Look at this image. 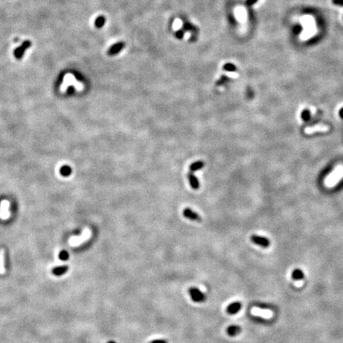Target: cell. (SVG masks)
Here are the masks:
<instances>
[{"instance_id": "603a6c76", "label": "cell", "mask_w": 343, "mask_h": 343, "mask_svg": "<svg viewBox=\"0 0 343 343\" xmlns=\"http://www.w3.org/2000/svg\"><path fill=\"white\" fill-rule=\"evenodd\" d=\"M339 116L341 117V118H343V107H342V108H341V110H340V111H339Z\"/></svg>"}, {"instance_id": "277c9868", "label": "cell", "mask_w": 343, "mask_h": 343, "mask_svg": "<svg viewBox=\"0 0 343 343\" xmlns=\"http://www.w3.org/2000/svg\"><path fill=\"white\" fill-rule=\"evenodd\" d=\"M189 294L191 297V300L195 302H203L205 300V294L196 288H191L189 289Z\"/></svg>"}, {"instance_id": "5b68a950", "label": "cell", "mask_w": 343, "mask_h": 343, "mask_svg": "<svg viewBox=\"0 0 343 343\" xmlns=\"http://www.w3.org/2000/svg\"><path fill=\"white\" fill-rule=\"evenodd\" d=\"M252 242H254L256 245H258L260 246H262L264 248H267L270 245V241L266 238L261 237L257 235H252L250 238Z\"/></svg>"}, {"instance_id": "7402d4cb", "label": "cell", "mask_w": 343, "mask_h": 343, "mask_svg": "<svg viewBox=\"0 0 343 343\" xmlns=\"http://www.w3.org/2000/svg\"><path fill=\"white\" fill-rule=\"evenodd\" d=\"M150 343H167V341H164V340L158 339V340H154V341H151Z\"/></svg>"}, {"instance_id": "2e32d148", "label": "cell", "mask_w": 343, "mask_h": 343, "mask_svg": "<svg viewBox=\"0 0 343 343\" xmlns=\"http://www.w3.org/2000/svg\"><path fill=\"white\" fill-rule=\"evenodd\" d=\"M105 23V18L103 16H99L96 18L95 21V26L98 27V28H101L103 27V25Z\"/></svg>"}, {"instance_id": "6da1fadb", "label": "cell", "mask_w": 343, "mask_h": 343, "mask_svg": "<svg viewBox=\"0 0 343 343\" xmlns=\"http://www.w3.org/2000/svg\"><path fill=\"white\" fill-rule=\"evenodd\" d=\"M70 85H73L77 90L80 91L82 90V88H84V86L81 83L78 82L75 79L74 75L72 74L68 73L65 75L64 78V80H63L62 84L61 86V92H65L68 89V88Z\"/></svg>"}, {"instance_id": "7a4b0ae2", "label": "cell", "mask_w": 343, "mask_h": 343, "mask_svg": "<svg viewBox=\"0 0 343 343\" xmlns=\"http://www.w3.org/2000/svg\"><path fill=\"white\" fill-rule=\"evenodd\" d=\"M91 233L89 229L86 228L84 231H83L82 234H81L80 237H76V236H72L68 240V243L69 245L72 247L78 246L82 243L85 242L88 239H89L91 238Z\"/></svg>"}, {"instance_id": "7c38bea8", "label": "cell", "mask_w": 343, "mask_h": 343, "mask_svg": "<svg viewBox=\"0 0 343 343\" xmlns=\"http://www.w3.org/2000/svg\"><path fill=\"white\" fill-rule=\"evenodd\" d=\"M204 167V163L203 162V161H196V162H194L193 164H191V165H190V172H195V171H198V170L201 169V168H203Z\"/></svg>"}, {"instance_id": "ac0fdd59", "label": "cell", "mask_w": 343, "mask_h": 343, "mask_svg": "<svg viewBox=\"0 0 343 343\" xmlns=\"http://www.w3.org/2000/svg\"><path fill=\"white\" fill-rule=\"evenodd\" d=\"M332 2L334 5L343 6V0H332Z\"/></svg>"}, {"instance_id": "d6986e66", "label": "cell", "mask_w": 343, "mask_h": 343, "mask_svg": "<svg viewBox=\"0 0 343 343\" xmlns=\"http://www.w3.org/2000/svg\"><path fill=\"white\" fill-rule=\"evenodd\" d=\"M293 30H294V32H295V34H300V30H301V27L299 26V25H296V26L294 27Z\"/></svg>"}, {"instance_id": "52a82bcc", "label": "cell", "mask_w": 343, "mask_h": 343, "mask_svg": "<svg viewBox=\"0 0 343 343\" xmlns=\"http://www.w3.org/2000/svg\"><path fill=\"white\" fill-rule=\"evenodd\" d=\"M30 45H31L30 41H25V42H23V44H22L21 46L18 47V48L15 50V52H14V56H15V57H16L17 59H21V57H22V55H23V53H25V50H26L29 47H30Z\"/></svg>"}, {"instance_id": "9c48e42d", "label": "cell", "mask_w": 343, "mask_h": 343, "mask_svg": "<svg viewBox=\"0 0 343 343\" xmlns=\"http://www.w3.org/2000/svg\"><path fill=\"white\" fill-rule=\"evenodd\" d=\"M124 45H125V44H124L123 42H118L117 43V44H115V45H112V46L110 48L109 51H108L109 55H114V54H117L118 53H119L120 51L123 48Z\"/></svg>"}, {"instance_id": "3957f363", "label": "cell", "mask_w": 343, "mask_h": 343, "mask_svg": "<svg viewBox=\"0 0 343 343\" xmlns=\"http://www.w3.org/2000/svg\"><path fill=\"white\" fill-rule=\"evenodd\" d=\"M10 209V202L8 200H2L0 203V218L2 220H7L11 217Z\"/></svg>"}, {"instance_id": "9a60e30c", "label": "cell", "mask_w": 343, "mask_h": 343, "mask_svg": "<svg viewBox=\"0 0 343 343\" xmlns=\"http://www.w3.org/2000/svg\"><path fill=\"white\" fill-rule=\"evenodd\" d=\"M301 118L304 121H307L311 119V112H310L309 110L305 109L302 111V113H301Z\"/></svg>"}, {"instance_id": "8fae6325", "label": "cell", "mask_w": 343, "mask_h": 343, "mask_svg": "<svg viewBox=\"0 0 343 343\" xmlns=\"http://www.w3.org/2000/svg\"><path fill=\"white\" fill-rule=\"evenodd\" d=\"M227 334L230 336H235L238 334V333L241 331V329L238 326L232 325L230 326V327L227 328Z\"/></svg>"}, {"instance_id": "44dd1931", "label": "cell", "mask_w": 343, "mask_h": 343, "mask_svg": "<svg viewBox=\"0 0 343 343\" xmlns=\"http://www.w3.org/2000/svg\"><path fill=\"white\" fill-rule=\"evenodd\" d=\"M257 0H246V4L247 5H253V4L256 3Z\"/></svg>"}, {"instance_id": "e0dca14e", "label": "cell", "mask_w": 343, "mask_h": 343, "mask_svg": "<svg viewBox=\"0 0 343 343\" xmlns=\"http://www.w3.org/2000/svg\"><path fill=\"white\" fill-rule=\"evenodd\" d=\"M223 68L224 70H226V71H236V69H237L235 65H234L233 64H231V63H227V64H226L223 66Z\"/></svg>"}, {"instance_id": "5bb4252c", "label": "cell", "mask_w": 343, "mask_h": 343, "mask_svg": "<svg viewBox=\"0 0 343 343\" xmlns=\"http://www.w3.org/2000/svg\"><path fill=\"white\" fill-rule=\"evenodd\" d=\"M5 273V267H4V250H0V274Z\"/></svg>"}, {"instance_id": "30bf717a", "label": "cell", "mask_w": 343, "mask_h": 343, "mask_svg": "<svg viewBox=\"0 0 343 343\" xmlns=\"http://www.w3.org/2000/svg\"><path fill=\"white\" fill-rule=\"evenodd\" d=\"M188 181H189V183H190V185H191V188L195 190L199 189V182L198 179L196 178V176L193 175L191 172H190V173L188 174Z\"/></svg>"}, {"instance_id": "ffe728a7", "label": "cell", "mask_w": 343, "mask_h": 343, "mask_svg": "<svg viewBox=\"0 0 343 343\" xmlns=\"http://www.w3.org/2000/svg\"><path fill=\"white\" fill-rule=\"evenodd\" d=\"M183 35H184V32L182 30H179L176 32V37L178 38H182Z\"/></svg>"}, {"instance_id": "ba28073f", "label": "cell", "mask_w": 343, "mask_h": 343, "mask_svg": "<svg viewBox=\"0 0 343 343\" xmlns=\"http://www.w3.org/2000/svg\"><path fill=\"white\" fill-rule=\"evenodd\" d=\"M241 308V304L239 302H234L231 304L230 305L227 307L226 311L229 314H234L236 313H238L240 311V309Z\"/></svg>"}, {"instance_id": "8992f818", "label": "cell", "mask_w": 343, "mask_h": 343, "mask_svg": "<svg viewBox=\"0 0 343 343\" xmlns=\"http://www.w3.org/2000/svg\"><path fill=\"white\" fill-rule=\"evenodd\" d=\"M183 214L185 218H188V219L193 220V221H197L200 222L202 220L201 217L199 216V214H197V213L194 212L192 210H191L190 208H185L183 211Z\"/></svg>"}, {"instance_id": "4fadbf2b", "label": "cell", "mask_w": 343, "mask_h": 343, "mask_svg": "<svg viewBox=\"0 0 343 343\" xmlns=\"http://www.w3.org/2000/svg\"><path fill=\"white\" fill-rule=\"evenodd\" d=\"M291 277L295 281H300V280L304 279V272H303L302 270L295 269L292 272V273H291Z\"/></svg>"}]
</instances>
